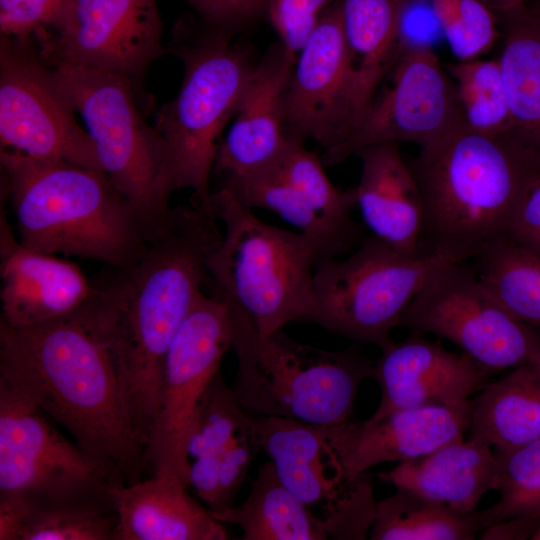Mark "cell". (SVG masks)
<instances>
[{"instance_id": "obj_1", "label": "cell", "mask_w": 540, "mask_h": 540, "mask_svg": "<svg viewBox=\"0 0 540 540\" xmlns=\"http://www.w3.org/2000/svg\"><path fill=\"white\" fill-rule=\"evenodd\" d=\"M222 237L201 204L171 207L131 262L91 281L75 314L105 348L118 375L137 440L154 427L166 355L202 293L206 263Z\"/></svg>"}, {"instance_id": "obj_2", "label": "cell", "mask_w": 540, "mask_h": 540, "mask_svg": "<svg viewBox=\"0 0 540 540\" xmlns=\"http://www.w3.org/2000/svg\"><path fill=\"white\" fill-rule=\"evenodd\" d=\"M0 384L64 428L113 484L148 473L114 365L77 315L21 328L0 322Z\"/></svg>"}, {"instance_id": "obj_3", "label": "cell", "mask_w": 540, "mask_h": 540, "mask_svg": "<svg viewBox=\"0 0 540 540\" xmlns=\"http://www.w3.org/2000/svg\"><path fill=\"white\" fill-rule=\"evenodd\" d=\"M422 200L418 255L471 262L508 238L540 153L510 133L485 134L463 121L408 162Z\"/></svg>"}, {"instance_id": "obj_4", "label": "cell", "mask_w": 540, "mask_h": 540, "mask_svg": "<svg viewBox=\"0 0 540 540\" xmlns=\"http://www.w3.org/2000/svg\"><path fill=\"white\" fill-rule=\"evenodd\" d=\"M0 163L23 246L110 267L144 248L152 228L105 172L7 149Z\"/></svg>"}, {"instance_id": "obj_5", "label": "cell", "mask_w": 540, "mask_h": 540, "mask_svg": "<svg viewBox=\"0 0 540 540\" xmlns=\"http://www.w3.org/2000/svg\"><path fill=\"white\" fill-rule=\"evenodd\" d=\"M221 302L232 323L237 359L231 389L248 413L316 426L353 419L359 387L371 378L374 362L360 344L330 351L297 342L282 329L261 336L242 309Z\"/></svg>"}, {"instance_id": "obj_6", "label": "cell", "mask_w": 540, "mask_h": 540, "mask_svg": "<svg viewBox=\"0 0 540 540\" xmlns=\"http://www.w3.org/2000/svg\"><path fill=\"white\" fill-rule=\"evenodd\" d=\"M196 203L222 226L221 240L206 263L214 297L242 309L261 336L305 321L313 302L315 264L326 257L320 243L260 220L226 188Z\"/></svg>"}, {"instance_id": "obj_7", "label": "cell", "mask_w": 540, "mask_h": 540, "mask_svg": "<svg viewBox=\"0 0 540 540\" xmlns=\"http://www.w3.org/2000/svg\"><path fill=\"white\" fill-rule=\"evenodd\" d=\"M185 73L174 100L158 112L155 129L165 150V183L193 190L195 202L209 196V176L219 137L234 117L254 66L222 33L178 49Z\"/></svg>"}, {"instance_id": "obj_8", "label": "cell", "mask_w": 540, "mask_h": 540, "mask_svg": "<svg viewBox=\"0 0 540 540\" xmlns=\"http://www.w3.org/2000/svg\"><path fill=\"white\" fill-rule=\"evenodd\" d=\"M447 261L403 255L372 234L342 258H320L314 268L313 302L305 321L383 349L391 331L430 275Z\"/></svg>"}, {"instance_id": "obj_9", "label": "cell", "mask_w": 540, "mask_h": 540, "mask_svg": "<svg viewBox=\"0 0 540 540\" xmlns=\"http://www.w3.org/2000/svg\"><path fill=\"white\" fill-rule=\"evenodd\" d=\"M52 68L86 124L103 172L150 228L158 225L171 208L164 144L141 115L132 82L68 65Z\"/></svg>"}, {"instance_id": "obj_10", "label": "cell", "mask_w": 540, "mask_h": 540, "mask_svg": "<svg viewBox=\"0 0 540 540\" xmlns=\"http://www.w3.org/2000/svg\"><path fill=\"white\" fill-rule=\"evenodd\" d=\"M398 326L453 342L490 373L530 363L540 352L535 329L497 300L469 262L440 265Z\"/></svg>"}, {"instance_id": "obj_11", "label": "cell", "mask_w": 540, "mask_h": 540, "mask_svg": "<svg viewBox=\"0 0 540 540\" xmlns=\"http://www.w3.org/2000/svg\"><path fill=\"white\" fill-rule=\"evenodd\" d=\"M232 346L233 329L226 306L202 292L165 358L157 415L145 448L149 476H174L189 488L186 451L191 430Z\"/></svg>"}, {"instance_id": "obj_12", "label": "cell", "mask_w": 540, "mask_h": 540, "mask_svg": "<svg viewBox=\"0 0 540 540\" xmlns=\"http://www.w3.org/2000/svg\"><path fill=\"white\" fill-rule=\"evenodd\" d=\"M33 36L0 38L1 149L103 171L96 146Z\"/></svg>"}, {"instance_id": "obj_13", "label": "cell", "mask_w": 540, "mask_h": 540, "mask_svg": "<svg viewBox=\"0 0 540 540\" xmlns=\"http://www.w3.org/2000/svg\"><path fill=\"white\" fill-rule=\"evenodd\" d=\"M261 451L283 485L319 521L329 539L362 540L377 501L366 473L350 478L321 426L254 416Z\"/></svg>"}, {"instance_id": "obj_14", "label": "cell", "mask_w": 540, "mask_h": 540, "mask_svg": "<svg viewBox=\"0 0 540 540\" xmlns=\"http://www.w3.org/2000/svg\"><path fill=\"white\" fill-rule=\"evenodd\" d=\"M322 159L289 139L280 157L258 171L228 176L223 188L250 209L274 212L322 246L326 257L351 252L364 238L353 218L355 188L341 190L324 170ZM325 257V258H326Z\"/></svg>"}, {"instance_id": "obj_15", "label": "cell", "mask_w": 540, "mask_h": 540, "mask_svg": "<svg viewBox=\"0 0 540 540\" xmlns=\"http://www.w3.org/2000/svg\"><path fill=\"white\" fill-rule=\"evenodd\" d=\"M373 99L350 63L340 4L330 6L296 57L285 93L286 135L333 149L354 133Z\"/></svg>"}, {"instance_id": "obj_16", "label": "cell", "mask_w": 540, "mask_h": 540, "mask_svg": "<svg viewBox=\"0 0 540 540\" xmlns=\"http://www.w3.org/2000/svg\"><path fill=\"white\" fill-rule=\"evenodd\" d=\"M384 90L376 94L354 133L324 151L325 166L384 142L428 146L464 121L455 84L430 45L402 43Z\"/></svg>"}, {"instance_id": "obj_17", "label": "cell", "mask_w": 540, "mask_h": 540, "mask_svg": "<svg viewBox=\"0 0 540 540\" xmlns=\"http://www.w3.org/2000/svg\"><path fill=\"white\" fill-rule=\"evenodd\" d=\"M156 0H75L65 27L33 38L51 66L111 73L137 92L148 66L164 49Z\"/></svg>"}, {"instance_id": "obj_18", "label": "cell", "mask_w": 540, "mask_h": 540, "mask_svg": "<svg viewBox=\"0 0 540 540\" xmlns=\"http://www.w3.org/2000/svg\"><path fill=\"white\" fill-rule=\"evenodd\" d=\"M112 484L53 419L0 384V495L64 494Z\"/></svg>"}, {"instance_id": "obj_19", "label": "cell", "mask_w": 540, "mask_h": 540, "mask_svg": "<svg viewBox=\"0 0 540 540\" xmlns=\"http://www.w3.org/2000/svg\"><path fill=\"white\" fill-rule=\"evenodd\" d=\"M260 451L254 416L219 372L203 398L188 440L189 488L211 512L233 506Z\"/></svg>"}, {"instance_id": "obj_20", "label": "cell", "mask_w": 540, "mask_h": 540, "mask_svg": "<svg viewBox=\"0 0 540 540\" xmlns=\"http://www.w3.org/2000/svg\"><path fill=\"white\" fill-rule=\"evenodd\" d=\"M471 408L470 400L429 405L321 428L345 472L355 479L380 463L421 457L462 439L469 428Z\"/></svg>"}, {"instance_id": "obj_21", "label": "cell", "mask_w": 540, "mask_h": 540, "mask_svg": "<svg viewBox=\"0 0 540 540\" xmlns=\"http://www.w3.org/2000/svg\"><path fill=\"white\" fill-rule=\"evenodd\" d=\"M490 372L466 353L447 350L413 334L381 349L372 376L381 390L379 418L393 411L470 400L488 383Z\"/></svg>"}, {"instance_id": "obj_22", "label": "cell", "mask_w": 540, "mask_h": 540, "mask_svg": "<svg viewBox=\"0 0 540 540\" xmlns=\"http://www.w3.org/2000/svg\"><path fill=\"white\" fill-rule=\"evenodd\" d=\"M1 319L21 328L75 315L92 283L74 263L23 246L1 223Z\"/></svg>"}, {"instance_id": "obj_23", "label": "cell", "mask_w": 540, "mask_h": 540, "mask_svg": "<svg viewBox=\"0 0 540 540\" xmlns=\"http://www.w3.org/2000/svg\"><path fill=\"white\" fill-rule=\"evenodd\" d=\"M295 60L280 44L254 66L233 123L219 144L212 172L241 176L280 157L289 141L284 104Z\"/></svg>"}, {"instance_id": "obj_24", "label": "cell", "mask_w": 540, "mask_h": 540, "mask_svg": "<svg viewBox=\"0 0 540 540\" xmlns=\"http://www.w3.org/2000/svg\"><path fill=\"white\" fill-rule=\"evenodd\" d=\"M355 188L356 207L371 234L406 256L418 255L422 200L417 182L398 143L366 146Z\"/></svg>"}, {"instance_id": "obj_25", "label": "cell", "mask_w": 540, "mask_h": 540, "mask_svg": "<svg viewBox=\"0 0 540 540\" xmlns=\"http://www.w3.org/2000/svg\"><path fill=\"white\" fill-rule=\"evenodd\" d=\"M112 485L0 495V540H117Z\"/></svg>"}, {"instance_id": "obj_26", "label": "cell", "mask_w": 540, "mask_h": 540, "mask_svg": "<svg viewBox=\"0 0 540 540\" xmlns=\"http://www.w3.org/2000/svg\"><path fill=\"white\" fill-rule=\"evenodd\" d=\"M187 489L177 477L166 475H150L128 485L113 484L117 540L226 539L223 524Z\"/></svg>"}, {"instance_id": "obj_27", "label": "cell", "mask_w": 540, "mask_h": 540, "mask_svg": "<svg viewBox=\"0 0 540 540\" xmlns=\"http://www.w3.org/2000/svg\"><path fill=\"white\" fill-rule=\"evenodd\" d=\"M378 476L463 513L476 510L482 497L497 489L494 451L472 438L454 440L421 457L401 461Z\"/></svg>"}, {"instance_id": "obj_28", "label": "cell", "mask_w": 540, "mask_h": 540, "mask_svg": "<svg viewBox=\"0 0 540 540\" xmlns=\"http://www.w3.org/2000/svg\"><path fill=\"white\" fill-rule=\"evenodd\" d=\"M502 37L498 58L508 94V133L540 153V8L524 5L497 14Z\"/></svg>"}, {"instance_id": "obj_29", "label": "cell", "mask_w": 540, "mask_h": 540, "mask_svg": "<svg viewBox=\"0 0 540 540\" xmlns=\"http://www.w3.org/2000/svg\"><path fill=\"white\" fill-rule=\"evenodd\" d=\"M468 430L494 449L540 439V376L530 363L485 385L472 401Z\"/></svg>"}, {"instance_id": "obj_30", "label": "cell", "mask_w": 540, "mask_h": 540, "mask_svg": "<svg viewBox=\"0 0 540 540\" xmlns=\"http://www.w3.org/2000/svg\"><path fill=\"white\" fill-rule=\"evenodd\" d=\"M211 514L222 524L239 527L243 540L329 539L319 521L280 481L270 460L259 467L241 504Z\"/></svg>"}, {"instance_id": "obj_31", "label": "cell", "mask_w": 540, "mask_h": 540, "mask_svg": "<svg viewBox=\"0 0 540 540\" xmlns=\"http://www.w3.org/2000/svg\"><path fill=\"white\" fill-rule=\"evenodd\" d=\"M411 0H343L342 29L348 57L375 97L400 52L401 28Z\"/></svg>"}, {"instance_id": "obj_32", "label": "cell", "mask_w": 540, "mask_h": 540, "mask_svg": "<svg viewBox=\"0 0 540 540\" xmlns=\"http://www.w3.org/2000/svg\"><path fill=\"white\" fill-rule=\"evenodd\" d=\"M378 501L373 540H473L493 524V511L458 512L406 488Z\"/></svg>"}, {"instance_id": "obj_33", "label": "cell", "mask_w": 540, "mask_h": 540, "mask_svg": "<svg viewBox=\"0 0 540 540\" xmlns=\"http://www.w3.org/2000/svg\"><path fill=\"white\" fill-rule=\"evenodd\" d=\"M471 264L515 318L540 331V256L506 238Z\"/></svg>"}, {"instance_id": "obj_34", "label": "cell", "mask_w": 540, "mask_h": 540, "mask_svg": "<svg viewBox=\"0 0 540 540\" xmlns=\"http://www.w3.org/2000/svg\"><path fill=\"white\" fill-rule=\"evenodd\" d=\"M456 89L465 124L481 133H508L511 112L498 59L479 58L447 66Z\"/></svg>"}, {"instance_id": "obj_35", "label": "cell", "mask_w": 540, "mask_h": 540, "mask_svg": "<svg viewBox=\"0 0 540 540\" xmlns=\"http://www.w3.org/2000/svg\"><path fill=\"white\" fill-rule=\"evenodd\" d=\"M499 501L491 506L494 522L540 512V439L494 449Z\"/></svg>"}, {"instance_id": "obj_36", "label": "cell", "mask_w": 540, "mask_h": 540, "mask_svg": "<svg viewBox=\"0 0 540 540\" xmlns=\"http://www.w3.org/2000/svg\"><path fill=\"white\" fill-rule=\"evenodd\" d=\"M431 4L459 61L478 58L501 37L498 15L482 0H431Z\"/></svg>"}, {"instance_id": "obj_37", "label": "cell", "mask_w": 540, "mask_h": 540, "mask_svg": "<svg viewBox=\"0 0 540 540\" xmlns=\"http://www.w3.org/2000/svg\"><path fill=\"white\" fill-rule=\"evenodd\" d=\"M75 0H0L1 35L27 38L57 33L68 22Z\"/></svg>"}, {"instance_id": "obj_38", "label": "cell", "mask_w": 540, "mask_h": 540, "mask_svg": "<svg viewBox=\"0 0 540 540\" xmlns=\"http://www.w3.org/2000/svg\"><path fill=\"white\" fill-rule=\"evenodd\" d=\"M331 0H268L267 7L272 26L281 46L297 57Z\"/></svg>"}, {"instance_id": "obj_39", "label": "cell", "mask_w": 540, "mask_h": 540, "mask_svg": "<svg viewBox=\"0 0 540 540\" xmlns=\"http://www.w3.org/2000/svg\"><path fill=\"white\" fill-rule=\"evenodd\" d=\"M508 238L540 256V173L529 183L516 205Z\"/></svg>"}, {"instance_id": "obj_40", "label": "cell", "mask_w": 540, "mask_h": 540, "mask_svg": "<svg viewBox=\"0 0 540 540\" xmlns=\"http://www.w3.org/2000/svg\"><path fill=\"white\" fill-rule=\"evenodd\" d=\"M268 0H196L194 6L211 23L221 25L244 20L259 12Z\"/></svg>"}, {"instance_id": "obj_41", "label": "cell", "mask_w": 540, "mask_h": 540, "mask_svg": "<svg viewBox=\"0 0 540 540\" xmlns=\"http://www.w3.org/2000/svg\"><path fill=\"white\" fill-rule=\"evenodd\" d=\"M540 530V512L525 513L491 524L479 538L483 540L533 539Z\"/></svg>"}, {"instance_id": "obj_42", "label": "cell", "mask_w": 540, "mask_h": 540, "mask_svg": "<svg viewBox=\"0 0 540 540\" xmlns=\"http://www.w3.org/2000/svg\"><path fill=\"white\" fill-rule=\"evenodd\" d=\"M496 14L505 13L524 5L525 0H482Z\"/></svg>"}, {"instance_id": "obj_43", "label": "cell", "mask_w": 540, "mask_h": 540, "mask_svg": "<svg viewBox=\"0 0 540 540\" xmlns=\"http://www.w3.org/2000/svg\"><path fill=\"white\" fill-rule=\"evenodd\" d=\"M530 364L540 376V352L533 358Z\"/></svg>"}, {"instance_id": "obj_44", "label": "cell", "mask_w": 540, "mask_h": 540, "mask_svg": "<svg viewBox=\"0 0 540 540\" xmlns=\"http://www.w3.org/2000/svg\"><path fill=\"white\" fill-rule=\"evenodd\" d=\"M191 4H194L196 0H188Z\"/></svg>"}]
</instances>
